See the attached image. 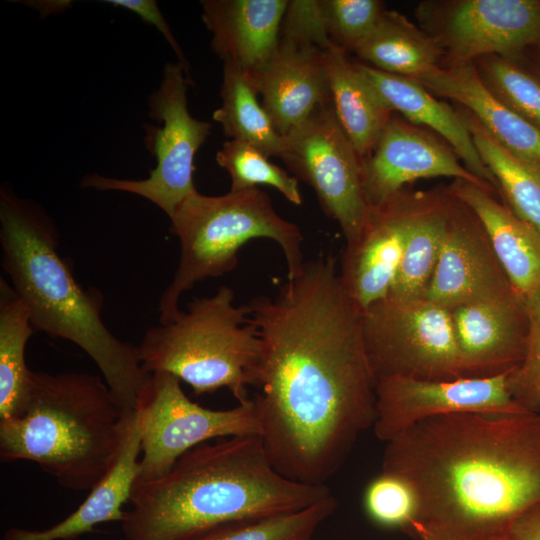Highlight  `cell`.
<instances>
[{
  "instance_id": "1",
  "label": "cell",
  "mask_w": 540,
  "mask_h": 540,
  "mask_svg": "<svg viewBox=\"0 0 540 540\" xmlns=\"http://www.w3.org/2000/svg\"><path fill=\"white\" fill-rule=\"evenodd\" d=\"M246 305L262 342L253 401L269 460L288 479L324 485L376 418L361 312L332 255Z\"/></svg>"
},
{
  "instance_id": "2",
  "label": "cell",
  "mask_w": 540,
  "mask_h": 540,
  "mask_svg": "<svg viewBox=\"0 0 540 540\" xmlns=\"http://www.w3.org/2000/svg\"><path fill=\"white\" fill-rule=\"evenodd\" d=\"M382 473L411 488L417 540H508L540 504V415L434 416L386 442Z\"/></svg>"
},
{
  "instance_id": "3",
  "label": "cell",
  "mask_w": 540,
  "mask_h": 540,
  "mask_svg": "<svg viewBox=\"0 0 540 540\" xmlns=\"http://www.w3.org/2000/svg\"><path fill=\"white\" fill-rule=\"evenodd\" d=\"M331 495L293 481L269 460L260 435L202 443L163 476L136 482L125 540H192L225 524L296 512Z\"/></svg>"
},
{
  "instance_id": "4",
  "label": "cell",
  "mask_w": 540,
  "mask_h": 540,
  "mask_svg": "<svg viewBox=\"0 0 540 540\" xmlns=\"http://www.w3.org/2000/svg\"><path fill=\"white\" fill-rule=\"evenodd\" d=\"M60 233L36 202L0 189L2 267L25 303L35 331L70 341L100 370L124 412L137 409L148 381L138 347L117 338L102 319L99 290L84 289L58 251Z\"/></svg>"
},
{
  "instance_id": "5",
  "label": "cell",
  "mask_w": 540,
  "mask_h": 540,
  "mask_svg": "<svg viewBox=\"0 0 540 540\" xmlns=\"http://www.w3.org/2000/svg\"><path fill=\"white\" fill-rule=\"evenodd\" d=\"M127 414L97 375L32 371L23 410L0 420V457L32 461L64 488L91 490L117 456Z\"/></svg>"
},
{
  "instance_id": "6",
  "label": "cell",
  "mask_w": 540,
  "mask_h": 540,
  "mask_svg": "<svg viewBox=\"0 0 540 540\" xmlns=\"http://www.w3.org/2000/svg\"><path fill=\"white\" fill-rule=\"evenodd\" d=\"M137 347L147 374H172L195 395L227 388L241 403L257 385L262 342L247 305H235L226 285L193 298L173 321L148 329Z\"/></svg>"
},
{
  "instance_id": "7",
  "label": "cell",
  "mask_w": 540,
  "mask_h": 540,
  "mask_svg": "<svg viewBox=\"0 0 540 540\" xmlns=\"http://www.w3.org/2000/svg\"><path fill=\"white\" fill-rule=\"evenodd\" d=\"M170 223L180 256L159 300L160 324L178 317L182 295L196 283L234 270L240 249L252 239H271L280 246L287 277L295 276L305 262L300 228L282 218L268 194L258 187L219 196L196 190L180 203Z\"/></svg>"
},
{
  "instance_id": "8",
  "label": "cell",
  "mask_w": 540,
  "mask_h": 540,
  "mask_svg": "<svg viewBox=\"0 0 540 540\" xmlns=\"http://www.w3.org/2000/svg\"><path fill=\"white\" fill-rule=\"evenodd\" d=\"M362 336L375 380L463 378L450 310L427 298L388 295L361 312Z\"/></svg>"
},
{
  "instance_id": "9",
  "label": "cell",
  "mask_w": 540,
  "mask_h": 540,
  "mask_svg": "<svg viewBox=\"0 0 540 540\" xmlns=\"http://www.w3.org/2000/svg\"><path fill=\"white\" fill-rule=\"evenodd\" d=\"M189 84L184 69L178 63L167 62L158 88L148 97L149 117L160 125L144 126L146 148L156 159L147 178L120 179L90 173L81 180V186L138 195L158 206L170 219L180 203L196 191L194 158L212 127L210 122L190 114Z\"/></svg>"
},
{
  "instance_id": "10",
  "label": "cell",
  "mask_w": 540,
  "mask_h": 540,
  "mask_svg": "<svg viewBox=\"0 0 540 540\" xmlns=\"http://www.w3.org/2000/svg\"><path fill=\"white\" fill-rule=\"evenodd\" d=\"M136 410L142 435L137 482L163 476L184 453L212 439L261 436L253 399L225 410L205 408L186 396L179 378L166 372L150 374Z\"/></svg>"
},
{
  "instance_id": "11",
  "label": "cell",
  "mask_w": 540,
  "mask_h": 540,
  "mask_svg": "<svg viewBox=\"0 0 540 540\" xmlns=\"http://www.w3.org/2000/svg\"><path fill=\"white\" fill-rule=\"evenodd\" d=\"M414 12L442 50L441 68L489 55L516 62L540 41V0H425Z\"/></svg>"
},
{
  "instance_id": "12",
  "label": "cell",
  "mask_w": 540,
  "mask_h": 540,
  "mask_svg": "<svg viewBox=\"0 0 540 540\" xmlns=\"http://www.w3.org/2000/svg\"><path fill=\"white\" fill-rule=\"evenodd\" d=\"M280 156L315 191L326 215L340 226L346 244L359 236L369 212L361 158L340 125L332 103L283 136Z\"/></svg>"
},
{
  "instance_id": "13",
  "label": "cell",
  "mask_w": 540,
  "mask_h": 540,
  "mask_svg": "<svg viewBox=\"0 0 540 540\" xmlns=\"http://www.w3.org/2000/svg\"><path fill=\"white\" fill-rule=\"evenodd\" d=\"M508 374L490 378L425 381L403 377L376 380V437L388 442L425 419L461 412L529 413L511 397Z\"/></svg>"
},
{
  "instance_id": "14",
  "label": "cell",
  "mask_w": 540,
  "mask_h": 540,
  "mask_svg": "<svg viewBox=\"0 0 540 540\" xmlns=\"http://www.w3.org/2000/svg\"><path fill=\"white\" fill-rule=\"evenodd\" d=\"M451 195L441 250L425 296L451 310L517 293L479 218Z\"/></svg>"
},
{
  "instance_id": "15",
  "label": "cell",
  "mask_w": 540,
  "mask_h": 540,
  "mask_svg": "<svg viewBox=\"0 0 540 540\" xmlns=\"http://www.w3.org/2000/svg\"><path fill=\"white\" fill-rule=\"evenodd\" d=\"M361 170L369 206L387 200L407 183L433 177L463 179L498 196L490 185L466 169L441 137L393 115L373 151L361 160Z\"/></svg>"
},
{
  "instance_id": "16",
  "label": "cell",
  "mask_w": 540,
  "mask_h": 540,
  "mask_svg": "<svg viewBox=\"0 0 540 540\" xmlns=\"http://www.w3.org/2000/svg\"><path fill=\"white\" fill-rule=\"evenodd\" d=\"M415 198L416 191L403 189L370 206L359 236L346 244L340 280L360 312L391 291L408 240Z\"/></svg>"
},
{
  "instance_id": "17",
  "label": "cell",
  "mask_w": 540,
  "mask_h": 540,
  "mask_svg": "<svg viewBox=\"0 0 540 540\" xmlns=\"http://www.w3.org/2000/svg\"><path fill=\"white\" fill-rule=\"evenodd\" d=\"M450 313L463 378L509 374L522 362L529 324L518 293L462 305Z\"/></svg>"
},
{
  "instance_id": "18",
  "label": "cell",
  "mask_w": 540,
  "mask_h": 540,
  "mask_svg": "<svg viewBox=\"0 0 540 540\" xmlns=\"http://www.w3.org/2000/svg\"><path fill=\"white\" fill-rule=\"evenodd\" d=\"M251 77L263 108L281 136L332 103L323 50L317 47L279 42L266 65Z\"/></svg>"
},
{
  "instance_id": "19",
  "label": "cell",
  "mask_w": 540,
  "mask_h": 540,
  "mask_svg": "<svg viewBox=\"0 0 540 540\" xmlns=\"http://www.w3.org/2000/svg\"><path fill=\"white\" fill-rule=\"evenodd\" d=\"M288 0H202L211 47L224 64L253 76L274 54Z\"/></svg>"
},
{
  "instance_id": "20",
  "label": "cell",
  "mask_w": 540,
  "mask_h": 540,
  "mask_svg": "<svg viewBox=\"0 0 540 540\" xmlns=\"http://www.w3.org/2000/svg\"><path fill=\"white\" fill-rule=\"evenodd\" d=\"M141 425L137 410L127 414L117 456L103 476L90 490L79 507L60 522L41 530L12 527L4 540H75L93 531L98 524L120 521L130 501L139 475L141 457Z\"/></svg>"
},
{
  "instance_id": "21",
  "label": "cell",
  "mask_w": 540,
  "mask_h": 540,
  "mask_svg": "<svg viewBox=\"0 0 540 540\" xmlns=\"http://www.w3.org/2000/svg\"><path fill=\"white\" fill-rule=\"evenodd\" d=\"M355 65L392 111L399 112L407 121L441 137L455 151L466 169L490 185L500 196L497 181L479 155L457 109L437 99L417 79L387 73L368 64Z\"/></svg>"
},
{
  "instance_id": "22",
  "label": "cell",
  "mask_w": 540,
  "mask_h": 540,
  "mask_svg": "<svg viewBox=\"0 0 540 540\" xmlns=\"http://www.w3.org/2000/svg\"><path fill=\"white\" fill-rule=\"evenodd\" d=\"M417 80L435 96L467 109L501 146L540 172V131L485 87L473 63L435 67Z\"/></svg>"
},
{
  "instance_id": "23",
  "label": "cell",
  "mask_w": 540,
  "mask_h": 540,
  "mask_svg": "<svg viewBox=\"0 0 540 540\" xmlns=\"http://www.w3.org/2000/svg\"><path fill=\"white\" fill-rule=\"evenodd\" d=\"M446 187L479 218L516 292L540 290V232L480 185L453 179Z\"/></svg>"
},
{
  "instance_id": "24",
  "label": "cell",
  "mask_w": 540,
  "mask_h": 540,
  "mask_svg": "<svg viewBox=\"0 0 540 540\" xmlns=\"http://www.w3.org/2000/svg\"><path fill=\"white\" fill-rule=\"evenodd\" d=\"M323 60L334 112L362 160L375 148L393 111L345 50L333 44L323 51Z\"/></svg>"
},
{
  "instance_id": "25",
  "label": "cell",
  "mask_w": 540,
  "mask_h": 540,
  "mask_svg": "<svg viewBox=\"0 0 540 540\" xmlns=\"http://www.w3.org/2000/svg\"><path fill=\"white\" fill-rule=\"evenodd\" d=\"M451 199L446 186L416 191L408 240L388 295L425 296L441 250Z\"/></svg>"
},
{
  "instance_id": "26",
  "label": "cell",
  "mask_w": 540,
  "mask_h": 540,
  "mask_svg": "<svg viewBox=\"0 0 540 540\" xmlns=\"http://www.w3.org/2000/svg\"><path fill=\"white\" fill-rule=\"evenodd\" d=\"M354 53L378 70L414 79L439 67L443 57L432 37L403 14L387 9Z\"/></svg>"
},
{
  "instance_id": "27",
  "label": "cell",
  "mask_w": 540,
  "mask_h": 540,
  "mask_svg": "<svg viewBox=\"0 0 540 540\" xmlns=\"http://www.w3.org/2000/svg\"><path fill=\"white\" fill-rule=\"evenodd\" d=\"M25 303L12 285L0 278V420L23 410L31 387L25 361L28 340L35 333Z\"/></svg>"
},
{
  "instance_id": "28",
  "label": "cell",
  "mask_w": 540,
  "mask_h": 540,
  "mask_svg": "<svg viewBox=\"0 0 540 540\" xmlns=\"http://www.w3.org/2000/svg\"><path fill=\"white\" fill-rule=\"evenodd\" d=\"M257 95L250 74L234 65L224 64L220 90L222 104L212 117L222 126L226 136L255 146L267 157L280 158L283 136L259 104Z\"/></svg>"
},
{
  "instance_id": "29",
  "label": "cell",
  "mask_w": 540,
  "mask_h": 540,
  "mask_svg": "<svg viewBox=\"0 0 540 540\" xmlns=\"http://www.w3.org/2000/svg\"><path fill=\"white\" fill-rule=\"evenodd\" d=\"M457 111L495 177L503 202L540 232V172L501 146L467 109L460 107Z\"/></svg>"
},
{
  "instance_id": "30",
  "label": "cell",
  "mask_w": 540,
  "mask_h": 540,
  "mask_svg": "<svg viewBox=\"0 0 540 540\" xmlns=\"http://www.w3.org/2000/svg\"><path fill=\"white\" fill-rule=\"evenodd\" d=\"M336 507L330 495L296 512L225 524L192 540H311Z\"/></svg>"
},
{
  "instance_id": "31",
  "label": "cell",
  "mask_w": 540,
  "mask_h": 540,
  "mask_svg": "<svg viewBox=\"0 0 540 540\" xmlns=\"http://www.w3.org/2000/svg\"><path fill=\"white\" fill-rule=\"evenodd\" d=\"M473 64L485 87L540 131V81L516 62L497 55L481 57Z\"/></svg>"
},
{
  "instance_id": "32",
  "label": "cell",
  "mask_w": 540,
  "mask_h": 540,
  "mask_svg": "<svg viewBox=\"0 0 540 540\" xmlns=\"http://www.w3.org/2000/svg\"><path fill=\"white\" fill-rule=\"evenodd\" d=\"M216 161L231 178L230 190L268 185L278 190L291 203L302 204L297 178L270 162L269 157L255 146L239 140H228L217 152Z\"/></svg>"
},
{
  "instance_id": "33",
  "label": "cell",
  "mask_w": 540,
  "mask_h": 540,
  "mask_svg": "<svg viewBox=\"0 0 540 540\" xmlns=\"http://www.w3.org/2000/svg\"><path fill=\"white\" fill-rule=\"evenodd\" d=\"M528 316L525 354L506 378L512 399L529 413L540 412V290L524 297Z\"/></svg>"
},
{
  "instance_id": "34",
  "label": "cell",
  "mask_w": 540,
  "mask_h": 540,
  "mask_svg": "<svg viewBox=\"0 0 540 540\" xmlns=\"http://www.w3.org/2000/svg\"><path fill=\"white\" fill-rule=\"evenodd\" d=\"M331 41L346 52L367 38L386 10L379 0H323Z\"/></svg>"
},
{
  "instance_id": "35",
  "label": "cell",
  "mask_w": 540,
  "mask_h": 540,
  "mask_svg": "<svg viewBox=\"0 0 540 540\" xmlns=\"http://www.w3.org/2000/svg\"><path fill=\"white\" fill-rule=\"evenodd\" d=\"M369 517L377 524L406 532L416 512V500L410 486L401 478L381 473L370 482L364 495Z\"/></svg>"
},
{
  "instance_id": "36",
  "label": "cell",
  "mask_w": 540,
  "mask_h": 540,
  "mask_svg": "<svg viewBox=\"0 0 540 540\" xmlns=\"http://www.w3.org/2000/svg\"><path fill=\"white\" fill-rule=\"evenodd\" d=\"M279 42L295 47L326 50L331 41L323 0H288Z\"/></svg>"
},
{
  "instance_id": "37",
  "label": "cell",
  "mask_w": 540,
  "mask_h": 540,
  "mask_svg": "<svg viewBox=\"0 0 540 540\" xmlns=\"http://www.w3.org/2000/svg\"><path fill=\"white\" fill-rule=\"evenodd\" d=\"M104 2L129 10L138 15L146 23L155 26L173 49L178 58L177 63L184 69L188 79L192 83L189 62L155 0H106Z\"/></svg>"
},
{
  "instance_id": "38",
  "label": "cell",
  "mask_w": 540,
  "mask_h": 540,
  "mask_svg": "<svg viewBox=\"0 0 540 540\" xmlns=\"http://www.w3.org/2000/svg\"><path fill=\"white\" fill-rule=\"evenodd\" d=\"M508 540H540V504L523 513L514 522Z\"/></svg>"
},
{
  "instance_id": "39",
  "label": "cell",
  "mask_w": 540,
  "mask_h": 540,
  "mask_svg": "<svg viewBox=\"0 0 540 540\" xmlns=\"http://www.w3.org/2000/svg\"><path fill=\"white\" fill-rule=\"evenodd\" d=\"M516 63L540 81V41L529 47Z\"/></svg>"
},
{
  "instance_id": "40",
  "label": "cell",
  "mask_w": 540,
  "mask_h": 540,
  "mask_svg": "<svg viewBox=\"0 0 540 540\" xmlns=\"http://www.w3.org/2000/svg\"><path fill=\"white\" fill-rule=\"evenodd\" d=\"M29 3V2H28ZM36 4L29 3L30 6H33L35 9H38L41 14L44 16L54 13H61L62 11L68 9L71 5V1H39L35 2Z\"/></svg>"
}]
</instances>
